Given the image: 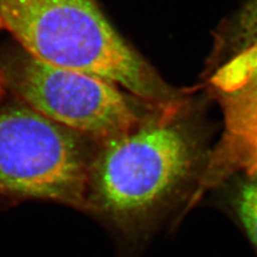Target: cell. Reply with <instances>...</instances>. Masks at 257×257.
<instances>
[{
	"label": "cell",
	"mask_w": 257,
	"mask_h": 257,
	"mask_svg": "<svg viewBox=\"0 0 257 257\" xmlns=\"http://www.w3.org/2000/svg\"><path fill=\"white\" fill-rule=\"evenodd\" d=\"M0 14L34 58L106 79L154 109L180 106L179 92L123 41L94 0H0Z\"/></svg>",
	"instance_id": "cell-1"
},
{
	"label": "cell",
	"mask_w": 257,
	"mask_h": 257,
	"mask_svg": "<svg viewBox=\"0 0 257 257\" xmlns=\"http://www.w3.org/2000/svg\"><path fill=\"white\" fill-rule=\"evenodd\" d=\"M179 109L160 110L131 132L106 142L90 171L91 207L116 219L138 216L160 204L190 174L195 160Z\"/></svg>",
	"instance_id": "cell-2"
},
{
	"label": "cell",
	"mask_w": 257,
	"mask_h": 257,
	"mask_svg": "<svg viewBox=\"0 0 257 257\" xmlns=\"http://www.w3.org/2000/svg\"><path fill=\"white\" fill-rule=\"evenodd\" d=\"M90 170L74 134L31 107L0 111V193L91 207Z\"/></svg>",
	"instance_id": "cell-3"
},
{
	"label": "cell",
	"mask_w": 257,
	"mask_h": 257,
	"mask_svg": "<svg viewBox=\"0 0 257 257\" xmlns=\"http://www.w3.org/2000/svg\"><path fill=\"white\" fill-rule=\"evenodd\" d=\"M13 83L29 107L71 131L105 144L145 119L119 87L106 79L40 61L24 52Z\"/></svg>",
	"instance_id": "cell-4"
},
{
	"label": "cell",
	"mask_w": 257,
	"mask_h": 257,
	"mask_svg": "<svg viewBox=\"0 0 257 257\" xmlns=\"http://www.w3.org/2000/svg\"><path fill=\"white\" fill-rule=\"evenodd\" d=\"M236 35L235 52L210 83L223 110L224 147L257 168V0L246 6Z\"/></svg>",
	"instance_id": "cell-5"
},
{
	"label": "cell",
	"mask_w": 257,
	"mask_h": 257,
	"mask_svg": "<svg viewBox=\"0 0 257 257\" xmlns=\"http://www.w3.org/2000/svg\"><path fill=\"white\" fill-rule=\"evenodd\" d=\"M236 206L247 235L257 247V176L247 178L242 184L237 195Z\"/></svg>",
	"instance_id": "cell-6"
},
{
	"label": "cell",
	"mask_w": 257,
	"mask_h": 257,
	"mask_svg": "<svg viewBox=\"0 0 257 257\" xmlns=\"http://www.w3.org/2000/svg\"><path fill=\"white\" fill-rule=\"evenodd\" d=\"M4 89H5V80L2 74H0V96L4 94Z\"/></svg>",
	"instance_id": "cell-7"
},
{
	"label": "cell",
	"mask_w": 257,
	"mask_h": 257,
	"mask_svg": "<svg viewBox=\"0 0 257 257\" xmlns=\"http://www.w3.org/2000/svg\"><path fill=\"white\" fill-rule=\"evenodd\" d=\"M5 25H4V21H3V18H2V14H0V29L4 28Z\"/></svg>",
	"instance_id": "cell-8"
}]
</instances>
